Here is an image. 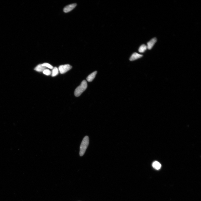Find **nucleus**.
Returning <instances> with one entry per match:
<instances>
[{"label":"nucleus","mask_w":201,"mask_h":201,"mask_svg":"<svg viewBox=\"0 0 201 201\" xmlns=\"http://www.w3.org/2000/svg\"><path fill=\"white\" fill-rule=\"evenodd\" d=\"M97 73V72L96 71L89 75L87 78V80L89 82H92L95 78Z\"/></svg>","instance_id":"7"},{"label":"nucleus","mask_w":201,"mask_h":201,"mask_svg":"<svg viewBox=\"0 0 201 201\" xmlns=\"http://www.w3.org/2000/svg\"><path fill=\"white\" fill-rule=\"evenodd\" d=\"M157 41V39L156 38H154L147 43V48L148 49L151 50Z\"/></svg>","instance_id":"5"},{"label":"nucleus","mask_w":201,"mask_h":201,"mask_svg":"<svg viewBox=\"0 0 201 201\" xmlns=\"http://www.w3.org/2000/svg\"><path fill=\"white\" fill-rule=\"evenodd\" d=\"M147 46L145 44H142L140 47L139 49V51L141 53H144L147 50Z\"/></svg>","instance_id":"10"},{"label":"nucleus","mask_w":201,"mask_h":201,"mask_svg":"<svg viewBox=\"0 0 201 201\" xmlns=\"http://www.w3.org/2000/svg\"><path fill=\"white\" fill-rule=\"evenodd\" d=\"M43 74L46 75V76H50L52 74L51 72L48 69H46L44 70L43 72Z\"/></svg>","instance_id":"13"},{"label":"nucleus","mask_w":201,"mask_h":201,"mask_svg":"<svg viewBox=\"0 0 201 201\" xmlns=\"http://www.w3.org/2000/svg\"><path fill=\"white\" fill-rule=\"evenodd\" d=\"M87 82L86 80L82 81L80 86L77 87L75 89L74 95L76 97H79L82 94V93L86 90L87 88Z\"/></svg>","instance_id":"2"},{"label":"nucleus","mask_w":201,"mask_h":201,"mask_svg":"<svg viewBox=\"0 0 201 201\" xmlns=\"http://www.w3.org/2000/svg\"><path fill=\"white\" fill-rule=\"evenodd\" d=\"M76 3H73L67 6L64 9V11L65 13H68L74 9L77 6Z\"/></svg>","instance_id":"4"},{"label":"nucleus","mask_w":201,"mask_h":201,"mask_svg":"<svg viewBox=\"0 0 201 201\" xmlns=\"http://www.w3.org/2000/svg\"><path fill=\"white\" fill-rule=\"evenodd\" d=\"M59 73L58 68L55 67L53 69L52 73V77H54L57 75Z\"/></svg>","instance_id":"11"},{"label":"nucleus","mask_w":201,"mask_h":201,"mask_svg":"<svg viewBox=\"0 0 201 201\" xmlns=\"http://www.w3.org/2000/svg\"><path fill=\"white\" fill-rule=\"evenodd\" d=\"M46 68V67L42 66V64H39L34 68V70L38 72H43Z\"/></svg>","instance_id":"8"},{"label":"nucleus","mask_w":201,"mask_h":201,"mask_svg":"<svg viewBox=\"0 0 201 201\" xmlns=\"http://www.w3.org/2000/svg\"><path fill=\"white\" fill-rule=\"evenodd\" d=\"M161 164L157 161H154L152 164V166L156 170H159L161 167Z\"/></svg>","instance_id":"9"},{"label":"nucleus","mask_w":201,"mask_h":201,"mask_svg":"<svg viewBox=\"0 0 201 201\" xmlns=\"http://www.w3.org/2000/svg\"><path fill=\"white\" fill-rule=\"evenodd\" d=\"M42 65L44 67H47L51 69H53L54 68V67L52 66L51 65L48 63H44L43 64H42Z\"/></svg>","instance_id":"12"},{"label":"nucleus","mask_w":201,"mask_h":201,"mask_svg":"<svg viewBox=\"0 0 201 201\" xmlns=\"http://www.w3.org/2000/svg\"><path fill=\"white\" fill-rule=\"evenodd\" d=\"M72 67L69 64L62 65L59 67L58 69L61 74H64L69 70Z\"/></svg>","instance_id":"3"},{"label":"nucleus","mask_w":201,"mask_h":201,"mask_svg":"<svg viewBox=\"0 0 201 201\" xmlns=\"http://www.w3.org/2000/svg\"><path fill=\"white\" fill-rule=\"evenodd\" d=\"M143 55L142 54H139L137 53H134L130 58V60L131 61L135 60L142 57Z\"/></svg>","instance_id":"6"},{"label":"nucleus","mask_w":201,"mask_h":201,"mask_svg":"<svg viewBox=\"0 0 201 201\" xmlns=\"http://www.w3.org/2000/svg\"><path fill=\"white\" fill-rule=\"evenodd\" d=\"M89 143V139L88 136H85L82 142L80 147V155L81 156H82L86 152L88 148Z\"/></svg>","instance_id":"1"}]
</instances>
